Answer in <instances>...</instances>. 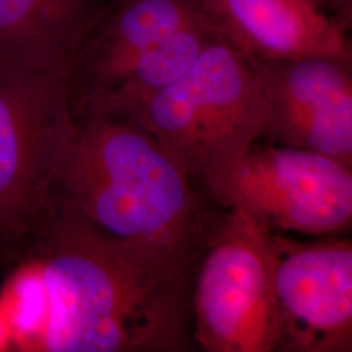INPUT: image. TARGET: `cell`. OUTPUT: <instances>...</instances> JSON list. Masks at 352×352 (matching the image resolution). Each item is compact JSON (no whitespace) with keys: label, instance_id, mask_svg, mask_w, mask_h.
Segmentation results:
<instances>
[{"label":"cell","instance_id":"obj_1","mask_svg":"<svg viewBox=\"0 0 352 352\" xmlns=\"http://www.w3.org/2000/svg\"><path fill=\"white\" fill-rule=\"evenodd\" d=\"M42 316L29 350L190 352L189 283L52 204L29 252Z\"/></svg>","mask_w":352,"mask_h":352},{"label":"cell","instance_id":"obj_2","mask_svg":"<svg viewBox=\"0 0 352 352\" xmlns=\"http://www.w3.org/2000/svg\"><path fill=\"white\" fill-rule=\"evenodd\" d=\"M74 118L52 204L189 283L223 210L142 126L100 113Z\"/></svg>","mask_w":352,"mask_h":352},{"label":"cell","instance_id":"obj_3","mask_svg":"<svg viewBox=\"0 0 352 352\" xmlns=\"http://www.w3.org/2000/svg\"><path fill=\"white\" fill-rule=\"evenodd\" d=\"M75 132L67 76L0 64V254H29Z\"/></svg>","mask_w":352,"mask_h":352},{"label":"cell","instance_id":"obj_4","mask_svg":"<svg viewBox=\"0 0 352 352\" xmlns=\"http://www.w3.org/2000/svg\"><path fill=\"white\" fill-rule=\"evenodd\" d=\"M131 122L149 132L196 182L258 141L263 91L250 58L222 37L153 96Z\"/></svg>","mask_w":352,"mask_h":352},{"label":"cell","instance_id":"obj_5","mask_svg":"<svg viewBox=\"0 0 352 352\" xmlns=\"http://www.w3.org/2000/svg\"><path fill=\"white\" fill-rule=\"evenodd\" d=\"M196 183L221 210L266 232L322 238L351 230L352 167L320 153L257 141Z\"/></svg>","mask_w":352,"mask_h":352},{"label":"cell","instance_id":"obj_6","mask_svg":"<svg viewBox=\"0 0 352 352\" xmlns=\"http://www.w3.org/2000/svg\"><path fill=\"white\" fill-rule=\"evenodd\" d=\"M266 231L223 212L189 279L196 350L276 352Z\"/></svg>","mask_w":352,"mask_h":352},{"label":"cell","instance_id":"obj_7","mask_svg":"<svg viewBox=\"0 0 352 352\" xmlns=\"http://www.w3.org/2000/svg\"><path fill=\"white\" fill-rule=\"evenodd\" d=\"M266 234L276 352H352V240Z\"/></svg>","mask_w":352,"mask_h":352},{"label":"cell","instance_id":"obj_8","mask_svg":"<svg viewBox=\"0 0 352 352\" xmlns=\"http://www.w3.org/2000/svg\"><path fill=\"white\" fill-rule=\"evenodd\" d=\"M250 60L263 91L258 141L315 151L352 167V60Z\"/></svg>","mask_w":352,"mask_h":352},{"label":"cell","instance_id":"obj_9","mask_svg":"<svg viewBox=\"0 0 352 352\" xmlns=\"http://www.w3.org/2000/svg\"><path fill=\"white\" fill-rule=\"evenodd\" d=\"M219 36L252 59L352 60L350 30L312 0H200Z\"/></svg>","mask_w":352,"mask_h":352},{"label":"cell","instance_id":"obj_10","mask_svg":"<svg viewBox=\"0 0 352 352\" xmlns=\"http://www.w3.org/2000/svg\"><path fill=\"white\" fill-rule=\"evenodd\" d=\"M202 16L200 0H118L67 77L72 113L100 98L146 52Z\"/></svg>","mask_w":352,"mask_h":352},{"label":"cell","instance_id":"obj_11","mask_svg":"<svg viewBox=\"0 0 352 352\" xmlns=\"http://www.w3.org/2000/svg\"><path fill=\"white\" fill-rule=\"evenodd\" d=\"M118 0H0V64L69 75Z\"/></svg>","mask_w":352,"mask_h":352},{"label":"cell","instance_id":"obj_12","mask_svg":"<svg viewBox=\"0 0 352 352\" xmlns=\"http://www.w3.org/2000/svg\"><path fill=\"white\" fill-rule=\"evenodd\" d=\"M219 37L202 16L146 52L113 88L74 116L100 113L131 120L153 96L184 75L204 49Z\"/></svg>","mask_w":352,"mask_h":352},{"label":"cell","instance_id":"obj_13","mask_svg":"<svg viewBox=\"0 0 352 352\" xmlns=\"http://www.w3.org/2000/svg\"><path fill=\"white\" fill-rule=\"evenodd\" d=\"M325 12L331 14L343 25L351 29L352 0H312Z\"/></svg>","mask_w":352,"mask_h":352}]
</instances>
